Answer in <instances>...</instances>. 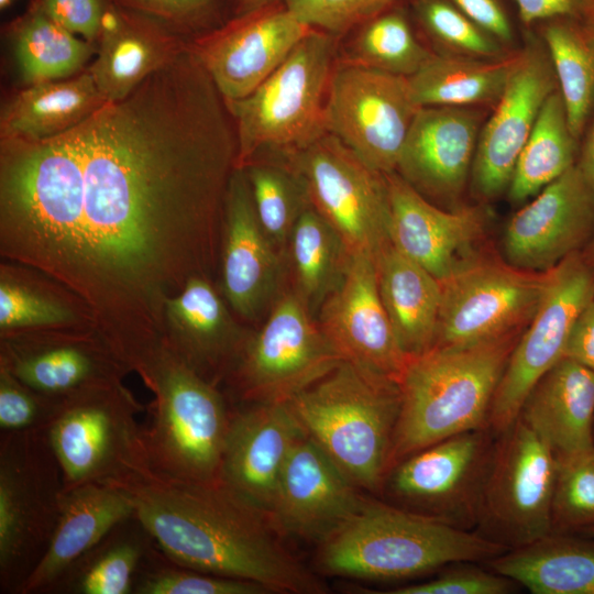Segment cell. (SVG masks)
Returning a JSON list of instances; mask_svg holds the SVG:
<instances>
[{
    "label": "cell",
    "instance_id": "1",
    "mask_svg": "<svg viewBox=\"0 0 594 594\" xmlns=\"http://www.w3.org/2000/svg\"><path fill=\"white\" fill-rule=\"evenodd\" d=\"M232 116L189 45L127 97L45 139L0 138V255L72 295L125 365L165 306L219 268Z\"/></svg>",
    "mask_w": 594,
    "mask_h": 594
},
{
    "label": "cell",
    "instance_id": "2",
    "mask_svg": "<svg viewBox=\"0 0 594 594\" xmlns=\"http://www.w3.org/2000/svg\"><path fill=\"white\" fill-rule=\"evenodd\" d=\"M123 490L133 501L135 516L169 561L256 582L271 592H324L274 536L268 517L220 481H184L152 473Z\"/></svg>",
    "mask_w": 594,
    "mask_h": 594
},
{
    "label": "cell",
    "instance_id": "3",
    "mask_svg": "<svg viewBox=\"0 0 594 594\" xmlns=\"http://www.w3.org/2000/svg\"><path fill=\"white\" fill-rule=\"evenodd\" d=\"M518 334L470 346L432 348L409 359L398 382L400 409L389 468L449 437L488 427L492 402Z\"/></svg>",
    "mask_w": 594,
    "mask_h": 594
},
{
    "label": "cell",
    "instance_id": "4",
    "mask_svg": "<svg viewBox=\"0 0 594 594\" xmlns=\"http://www.w3.org/2000/svg\"><path fill=\"white\" fill-rule=\"evenodd\" d=\"M507 547L477 531L432 517L369 502L321 542L326 572L364 580L413 578L455 562H486Z\"/></svg>",
    "mask_w": 594,
    "mask_h": 594
},
{
    "label": "cell",
    "instance_id": "5",
    "mask_svg": "<svg viewBox=\"0 0 594 594\" xmlns=\"http://www.w3.org/2000/svg\"><path fill=\"white\" fill-rule=\"evenodd\" d=\"M287 405L355 486L380 488L400 409L397 381L343 360Z\"/></svg>",
    "mask_w": 594,
    "mask_h": 594
},
{
    "label": "cell",
    "instance_id": "6",
    "mask_svg": "<svg viewBox=\"0 0 594 594\" xmlns=\"http://www.w3.org/2000/svg\"><path fill=\"white\" fill-rule=\"evenodd\" d=\"M153 393L143 427L152 472L170 479L219 481L232 410L217 385L189 366L166 342L132 364Z\"/></svg>",
    "mask_w": 594,
    "mask_h": 594
},
{
    "label": "cell",
    "instance_id": "7",
    "mask_svg": "<svg viewBox=\"0 0 594 594\" xmlns=\"http://www.w3.org/2000/svg\"><path fill=\"white\" fill-rule=\"evenodd\" d=\"M337 38L311 29L252 94L226 102L237 130V168L263 153L288 156L327 133L324 106Z\"/></svg>",
    "mask_w": 594,
    "mask_h": 594
},
{
    "label": "cell",
    "instance_id": "8",
    "mask_svg": "<svg viewBox=\"0 0 594 594\" xmlns=\"http://www.w3.org/2000/svg\"><path fill=\"white\" fill-rule=\"evenodd\" d=\"M142 410L123 382L62 399L46 432L63 470L64 492L86 484L123 488L153 473L136 420Z\"/></svg>",
    "mask_w": 594,
    "mask_h": 594
},
{
    "label": "cell",
    "instance_id": "9",
    "mask_svg": "<svg viewBox=\"0 0 594 594\" xmlns=\"http://www.w3.org/2000/svg\"><path fill=\"white\" fill-rule=\"evenodd\" d=\"M64 493L46 429L0 431V590L19 594L44 557Z\"/></svg>",
    "mask_w": 594,
    "mask_h": 594
},
{
    "label": "cell",
    "instance_id": "10",
    "mask_svg": "<svg viewBox=\"0 0 594 594\" xmlns=\"http://www.w3.org/2000/svg\"><path fill=\"white\" fill-rule=\"evenodd\" d=\"M343 361L307 304L284 288L248 336L229 373L241 399L287 403Z\"/></svg>",
    "mask_w": 594,
    "mask_h": 594
},
{
    "label": "cell",
    "instance_id": "11",
    "mask_svg": "<svg viewBox=\"0 0 594 594\" xmlns=\"http://www.w3.org/2000/svg\"><path fill=\"white\" fill-rule=\"evenodd\" d=\"M557 459L520 417L497 435L475 531L508 549L551 532Z\"/></svg>",
    "mask_w": 594,
    "mask_h": 594
},
{
    "label": "cell",
    "instance_id": "12",
    "mask_svg": "<svg viewBox=\"0 0 594 594\" xmlns=\"http://www.w3.org/2000/svg\"><path fill=\"white\" fill-rule=\"evenodd\" d=\"M548 271L481 256L441 282L432 348L470 346L520 331L541 301Z\"/></svg>",
    "mask_w": 594,
    "mask_h": 594
},
{
    "label": "cell",
    "instance_id": "13",
    "mask_svg": "<svg viewBox=\"0 0 594 594\" xmlns=\"http://www.w3.org/2000/svg\"><path fill=\"white\" fill-rule=\"evenodd\" d=\"M286 162L302 177L311 205L350 252L376 256L389 241L386 175L329 133L286 156Z\"/></svg>",
    "mask_w": 594,
    "mask_h": 594
},
{
    "label": "cell",
    "instance_id": "14",
    "mask_svg": "<svg viewBox=\"0 0 594 594\" xmlns=\"http://www.w3.org/2000/svg\"><path fill=\"white\" fill-rule=\"evenodd\" d=\"M420 108L407 77L344 61L330 78L324 127L370 167L388 174Z\"/></svg>",
    "mask_w": 594,
    "mask_h": 594
},
{
    "label": "cell",
    "instance_id": "15",
    "mask_svg": "<svg viewBox=\"0 0 594 594\" xmlns=\"http://www.w3.org/2000/svg\"><path fill=\"white\" fill-rule=\"evenodd\" d=\"M592 299L593 278L582 251L548 271L544 294L512 351L492 402L488 427L495 435L517 419L531 388L563 358L572 326Z\"/></svg>",
    "mask_w": 594,
    "mask_h": 594
},
{
    "label": "cell",
    "instance_id": "16",
    "mask_svg": "<svg viewBox=\"0 0 594 594\" xmlns=\"http://www.w3.org/2000/svg\"><path fill=\"white\" fill-rule=\"evenodd\" d=\"M496 437L488 427L471 430L410 454L394 465L392 492L413 512L476 529Z\"/></svg>",
    "mask_w": 594,
    "mask_h": 594
},
{
    "label": "cell",
    "instance_id": "17",
    "mask_svg": "<svg viewBox=\"0 0 594 594\" xmlns=\"http://www.w3.org/2000/svg\"><path fill=\"white\" fill-rule=\"evenodd\" d=\"M525 41L506 87L486 118L471 170L472 190L488 201L507 190L517 160L546 99L558 89L549 53L534 30Z\"/></svg>",
    "mask_w": 594,
    "mask_h": 594
},
{
    "label": "cell",
    "instance_id": "18",
    "mask_svg": "<svg viewBox=\"0 0 594 594\" xmlns=\"http://www.w3.org/2000/svg\"><path fill=\"white\" fill-rule=\"evenodd\" d=\"M311 29L277 1L237 14L189 46L229 102L252 94Z\"/></svg>",
    "mask_w": 594,
    "mask_h": 594
},
{
    "label": "cell",
    "instance_id": "19",
    "mask_svg": "<svg viewBox=\"0 0 594 594\" xmlns=\"http://www.w3.org/2000/svg\"><path fill=\"white\" fill-rule=\"evenodd\" d=\"M0 366L34 391L58 399L123 382L131 373L91 327L2 334Z\"/></svg>",
    "mask_w": 594,
    "mask_h": 594
},
{
    "label": "cell",
    "instance_id": "20",
    "mask_svg": "<svg viewBox=\"0 0 594 594\" xmlns=\"http://www.w3.org/2000/svg\"><path fill=\"white\" fill-rule=\"evenodd\" d=\"M220 290L241 319L255 321L283 288L286 261L263 230L243 168L230 177L219 252Z\"/></svg>",
    "mask_w": 594,
    "mask_h": 594
},
{
    "label": "cell",
    "instance_id": "21",
    "mask_svg": "<svg viewBox=\"0 0 594 594\" xmlns=\"http://www.w3.org/2000/svg\"><path fill=\"white\" fill-rule=\"evenodd\" d=\"M388 187V238L404 255L440 282L476 261L486 227L482 205L443 209L398 173L385 174Z\"/></svg>",
    "mask_w": 594,
    "mask_h": 594
},
{
    "label": "cell",
    "instance_id": "22",
    "mask_svg": "<svg viewBox=\"0 0 594 594\" xmlns=\"http://www.w3.org/2000/svg\"><path fill=\"white\" fill-rule=\"evenodd\" d=\"M490 112L470 107H421L406 135L395 172L431 202L447 209L460 207Z\"/></svg>",
    "mask_w": 594,
    "mask_h": 594
},
{
    "label": "cell",
    "instance_id": "23",
    "mask_svg": "<svg viewBox=\"0 0 594 594\" xmlns=\"http://www.w3.org/2000/svg\"><path fill=\"white\" fill-rule=\"evenodd\" d=\"M594 233V190L575 164L547 185L508 221L507 262L546 272L582 251Z\"/></svg>",
    "mask_w": 594,
    "mask_h": 594
},
{
    "label": "cell",
    "instance_id": "24",
    "mask_svg": "<svg viewBox=\"0 0 594 594\" xmlns=\"http://www.w3.org/2000/svg\"><path fill=\"white\" fill-rule=\"evenodd\" d=\"M317 320L343 360L399 382L410 358L382 302L374 255H352L343 282L320 306Z\"/></svg>",
    "mask_w": 594,
    "mask_h": 594
},
{
    "label": "cell",
    "instance_id": "25",
    "mask_svg": "<svg viewBox=\"0 0 594 594\" xmlns=\"http://www.w3.org/2000/svg\"><path fill=\"white\" fill-rule=\"evenodd\" d=\"M356 487L304 433L284 464L268 519L276 531L322 542L362 507Z\"/></svg>",
    "mask_w": 594,
    "mask_h": 594
},
{
    "label": "cell",
    "instance_id": "26",
    "mask_svg": "<svg viewBox=\"0 0 594 594\" xmlns=\"http://www.w3.org/2000/svg\"><path fill=\"white\" fill-rule=\"evenodd\" d=\"M252 404L232 411L219 481L268 517L284 464L305 431L287 403Z\"/></svg>",
    "mask_w": 594,
    "mask_h": 594
},
{
    "label": "cell",
    "instance_id": "27",
    "mask_svg": "<svg viewBox=\"0 0 594 594\" xmlns=\"http://www.w3.org/2000/svg\"><path fill=\"white\" fill-rule=\"evenodd\" d=\"M211 278L196 276L165 306V340L202 377L229 375L248 332Z\"/></svg>",
    "mask_w": 594,
    "mask_h": 594
},
{
    "label": "cell",
    "instance_id": "28",
    "mask_svg": "<svg viewBox=\"0 0 594 594\" xmlns=\"http://www.w3.org/2000/svg\"><path fill=\"white\" fill-rule=\"evenodd\" d=\"M97 42V57L88 69L107 101L127 97L188 44L158 22L111 0Z\"/></svg>",
    "mask_w": 594,
    "mask_h": 594
},
{
    "label": "cell",
    "instance_id": "29",
    "mask_svg": "<svg viewBox=\"0 0 594 594\" xmlns=\"http://www.w3.org/2000/svg\"><path fill=\"white\" fill-rule=\"evenodd\" d=\"M134 512L131 496L120 487L86 484L65 491L48 548L19 594H48L79 558Z\"/></svg>",
    "mask_w": 594,
    "mask_h": 594
},
{
    "label": "cell",
    "instance_id": "30",
    "mask_svg": "<svg viewBox=\"0 0 594 594\" xmlns=\"http://www.w3.org/2000/svg\"><path fill=\"white\" fill-rule=\"evenodd\" d=\"M519 416L556 459L594 447V372L562 358L531 388Z\"/></svg>",
    "mask_w": 594,
    "mask_h": 594
},
{
    "label": "cell",
    "instance_id": "31",
    "mask_svg": "<svg viewBox=\"0 0 594 594\" xmlns=\"http://www.w3.org/2000/svg\"><path fill=\"white\" fill-rule=\"evenodd\" d=\"M378 292L402 350L420 355L433 346L441 282L387 241L375 256Z\"/></svg>",
    "mask_w": 594,
    "mask_h": 594
},
{
    "label": "cell",
    "instance_id": "32",
    "mask_svg": "<svg viewBox=\"0 0 594 594\" xmlns=\"http://www.w3.org/2000/svg\"><path fill=\"white\" fill-rule=\"evenodd\" d=\"M485 563L534 594H594V537L550 532Z\"/></svg>",
    "mask_w": 594,
    "mask_h": 594
},
{
    "label": "cell",
    "instance_id": "33",
    "mask_svg": "<svg viewBox=\"0 0 594 594\" xmlns=\"http://www.w3.org/2000/svg\"><path fill=\"white\" fill-rule=\"evenodd\" d=\"M105 102L88 68L72 78L29 85L3 108L0 138L36 140L59 134Z\"/></svg>",
    "mask_w": 594,
    "mask_h": 594
},
{
    "label": "cell",
    "instance_id": "34",
    "mask_svg": "<svg viewBox=\"0 0 594 594\" xmlns=\"http://www.w3.org/2000/svg\"><path fill=\"white\" fill-rule=\"evenodd\" d=\"M157 549L135 514L79 558L50 594H131L138 572Z\"/></svg>",
    "mask_w": 594,
    "mask_h": 594
},
{
    "label": "cell",
    "instance_id": "35",
    "mask_svg": "<svg viewBox=\"0 0 594 594\" xmlns=\"http://www.w3.org/2000/svg\"><path fill=\"white\" fill-rule=\"evenodd\" d=\"M520 47V46H519ZM519 48L502 59H475L433 53L409 84L420 107L492 110L501 99Z\"/></svg>",
    "mask_w": 594,
    "mask_h": 594
},
{
    "label": "cell",
    "instance_id": "36",
    "mask_svg": "<svg viewBox=\"0 0 594 594\" xmlns=\"http://www.w3.org/2000/svg\"><path fill=\"white\" fill-rule=\"evenodd\" d=\"M352 255L340 233L308 205L290 233L285 261L290 288L312 314L341 285Z\"/></svg>",
    "mask_w": 594,
    "mask_h": 594
},
{
    "label": "cell",
    "instance_id": "37",
    "mask_svg": "<svg viewBox=\"0 0 594 594\" xmlns=\"http://www.w3.org/2000/svg\"><path fill=\"white\" fill-rule=\"evenodd\" d=\"M78 327L92 328L72 295L34 271L1 261L0 336Z\"/></svg>",
    "mask_w": 594,
    "mask_h": 594
},
{
    "label": "cell",
    "instance_id": "38",
    "mask_svg": "<svg viewBox=\"0 0 594 594\" xmlns=\"http://www.w3.org/2000/svg\"><path fill=\"white\" fill-rule=\"evenodd\" d=\"M531 30L549 53L571 132L580 142L594 111V28L581 18H557Z\"/></svg>",
    "mask_w": 594,
    "mask_h": 594
},
{
    "label": "cell",
    "instance_id": "39",
    "mask_svg": "<svg viewBox=\"0 0 594 594\" xmlns=\"http://www.w3.org/2000/svg\"><path fill=\"white\" fill-rule=\"evenodd\" d=\"M578 144L557 89L542 105L517 160L507 188L509 200L524 202L574 166L579 156Z\"/></svg>",
    "mask_w": 594,
    "mask_h": 594
},
{
    "label": "cell",
    "instance_id": "40",
    "mask_svg": "<svg viewBox=\"0 0 594 594\" xmlns=\"http://www.w3.org/2000/svg\"><path fill=\"white\" fill-rule=\"evenodd\" d=\"M10 30L20 75L28 86L81 73L95 47L33 8L13 21Z\"/></svg>",
    "mask_w": 594,
    "mask_h": 594
},
{
    "label": "cell",
    "instance_id": "41",
    "mask_svg": "<svg viewBox=\"0 0 594 594\" xmlns=\"http://www.w3.org/2000/svg\"><path fill=\"white\" fill-rule=\"evenodd\" d=\"M411 21L409 11L399 4L362 23L346 61L409 78L435 53L419 40Z\"/></svg>",
    "mask_w": 594,
    "mask_h": 594
},
{
    "label": "cell",
    "instance_id": "42",
    "mask_svg": "<svg viewBox=\"0 0 594 594\" xmlns=\"http://www.w3.org/2000/svg\"><path fill=\"white\" fill-rule=\"evenodd\" d=\"M242 168L258 221L274 246L285 255L294 226L311 204L305 182L287 162L254 160Z\"/></svg>",
    "mask_w": 594,
    "mask_h": 594
},
{
    "label": "cell",
    "instance_id": "43",
    "mask_svg": "<svg viewBox=\"0 0 594 594\" xmlns=\"http://www.w3.org/2000/svg\"><path fill=\"white\" fill-rule=\"evenodd\" d=\"M413 20L437 54L475 59H502L513 51L450 0H409Z\"/></svg>",
    "mask_w": 594,
    "mask_h": 594
},
{
    "label": "cell",
    "instance_id": "44",
    "mask_svg": "<svg viewBox=\"0 0 594 594\" xmlns=\"http://www.w3.org/2000/svg\"><path fill=\"white\" fill-rule=\"evenodd\" d=\"M594 528V447L557 459L551 532L583 534Z\"/></svg>",
    "mask_w": 594,
    "mask_h": 594
},
{
    "label": "cell",
    "instance_id": "45",
    "mask_svg": "<svg viewBox=\"0 0 594 594\" xmlns=\"http://www.w3.org/2000/svg\"><path fill=\"white\" fill-rule=\"evenodd\" d=\"M135 594H265L264 585L209 574L169 561L157 548L136 574Z\"/></svg>",
    "mask_w": 594,
    "mask_h": 594
},
{
    "label": "cell",
    "instance_id": "46",
    "mask_svg": "<svg viewBox=\"0 0 594 594\" xmlns=\"http://www.w3.org/2000/svg\"><path fill=\"white\" fill-rule=\"evenodd\" d=\"M305 24L337 37L409 0H284Z\"/></svg>",
    "mask_w": 594,
    "mask_h": 594
},
{
    "label": "cell",
    "instance_id": "47",
    "mask_svg": "<svg viewBox=\"0 0 594 594\" xmlns=\"http://www.w3.org/2000/svg\"><path fill=\"white\" fill-rule=\"evenodd\" d=\"M62 399L41 394L0 366V430L47 429Z\"/></svg>",
    "mask_w": 594,
    "mask_h": 594
},
{
    "label": "cell",
    "instance_id": "48",
    "mask_svg": "<svg viewBox=\"0 0 594 594\" xmlns=\"http://www.w3.org/2000/svg\"><path fill=\"white\" fill-rule=\"evenodd\" d=\"M183 36L208 32L219 18L220 0H111ZM204 32V33H205Z\"/></svg>",
    "mask_w": 594,
    "mask_h": 594
},
{
    "label": "cell",
    "instance_id": "49",
    "mask_svg": "<svg viewBox=\"0 0 594 594\" xmlns=\"http://www.w3.org/2000/svg\"><path fill=\"white\" fill-rule=\"evenodd\" d=\"M476 562H455L440 576L425 583L388 591V594H508L516 582L493 570L474 565Z\"/></svg>",
    "mask_w": 594,
    "mask_h": 594
},
{
    "label": "cell",
    "instance_id": "50",
    "mask_svg": "<svg viewBox=\"0 0 594 594\" xmlns=\"http://www.w3.org/2000/svg\"><path fill=\"white\" fill-rule=\"evenodd\" d=\"M110 0H34L36 9L69 32L97 42Z\"/></svg>",
    "mask_w": 594,
    "mask_h": 594
},
{
    "label": "cell",
    "instance_id": "51",
    "mask_svg": "<svg viewBox=\"0 0 594 594\" xmlns=\"http://www.w3.org/2000/svg\"><path fill=\"white\" fill-rule=\"evenodd\" d=\"M509 50H518L514 16L508 0H450Z\"/></svg>",
    "mask_w": 594,
    "mask_h": 594
},
{
    "label": "cell",
    "instance_id": "52",
    "mask_svg": "<svg viewBox=\"0 0 594 594\" xmlns=\"http://www.w3.org/2000/svg\"><path fill=\"white\" fill-rule=\"evenodd\" d=\"M524 31L557 18H583L590 0H512Z\"/></svg>",
    "mask_w": 594,
    "mask_h": 594
},
{
    "label": "cell",
    "instance_id": "53",
    "mask_svg": "<svg viewBox=\"0 0 594 594\" xmlns=\"http://www.w3.org/2000/svg\"><path fill=\"white\" fill-rule=\"evenodd\" d=\"M563 358L594 372V299L575 319L566 340Z\"/></svg>",
    "mask_w": 594,
    "mask_h": 594
},
{
    "label": "cell",
    "instance_id": "54",
    "mask_svg": "<svg viewBox=\"0 0 594 594\" xmlns=\"http://www.w3.org/2000/svg\"><path fill=\"white\" fill-rule=\"evenodd\" d=\"M591 119V124L585 130V138L579 151L576 164L594 190V111Z\"/></svg>",
    "mask_w": 594,
    "mask_h": 594
},
{
    "label": "cell",
    "instance_id": "55",
    "mask_svg": "<svg viewBox=\"0 0 594 594\" xmlns=\"http://www.w3.org/2000/svg\"><path fill=\"white\" fill-rule=\"evenodd\" d=\"M277 1L284 0H237V14H242Z\"/></svg>",
    "mask_w": 594,
    "mask_h": 594
},
{
    "label": "cell",
    "instance_id": "56",
    "mask_svg": "<svg viewBox=\"0 0 594 594\" xmlns=\"http://www.w3.org/2000/svg\"><path fill=\"white\" fill-rule=\"evenodd\" d=\"M582 252L590 267L592 278H593V287H594V233L591 240L588 241V243L586 244V246L584 248V250H582Z\"/></svg>",
    "mask_w": 594,
    "mask_h": 594
},
{
    "label": "cell",
    "instance_id": "57",
    "mask_svg": "<svg viewBox=\"0 0 594 594\" xmlns=\"http://www.w3.org/2000/svg\"><path fill=\"white\" fill-rule=\"evenodd\" d=\"M582 19L585 20L590 25L594 28V0H590V4L586 10V13Z\"/></svg>",
    "mask_w": 594,
    "mask_h": 594
},
{
    "label": "cell",
    "instance_id": "58",
    "mask_svg": "<svg viewBox=\"0 0 594 594\" xmlns=\"http://www.w3.org/2000/svg\"><path fill=\"white\" fill-rule=\"evenodd\" d=\"M13 0H0V8H7Z\"/></svg>",
    "mask_w": 594,
    "mask_h": 594
},
{
    "label": "cell",
    "instance_id": "59",
    "mask_svg": "<svg viewBox=\"0 0 594 594\" xmlns=\"http://www.w3.org/2000/svg\"><path fill=\"white\" fill-rule=\"evenodd\" d=\"M581 535H584V536H588V537H594V528L593 529H590Z\"/></svg>",
    "mask_w": 594,
    "mask_h": 594
},
{
    "label": "cell",
    "instance_id": "60",
    "mask_svg": "<svg viewBox=\"0 0 594 594\" xmlns=\"http://www.w3.org/2000/svg\"><path fill=\"white\" fill-rule=\"evenodd\" d=\"M593 437H594V428H593Z\"/></svg>",
    "mask_w": 594,
    "mask_h": 594
}]
</instances>
